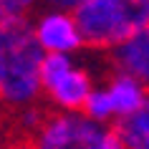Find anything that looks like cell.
I'll return each instance as SVG.
<instances>
[{
	"label": "cell",
	"mask_w": 149,
	"mask_h": 149,
	"mask_svg": "<svg viewBox=\"0 0 149 149\" xmlns=\"http://www.w3.org/2000/svg\"><path fill=\"white\" fill-rule=\"evenodd\" d=\"M124 149H149V106L116 124Z\"/></svg>",
	"instance_id": "ba28073f"
},
{
	"label": "cell",
	"mask_w": 149,
	"mask_h": 149,
	"mask_svg": "<svg viewBox=\"0 0 149 149\" xmlns=\"http://www.w3.org/2000/svg\"><path fill=\"white\" fill-rule=\"evenodd\" d=\"M73 18L86 48L114 53L149 25V0H88Z\"/></svg>",
	"instance_id": "7a4b0ae2"
},
{
	"label": "cell",
	"mask_w": 149,
	"mask_h": 149,
	"mask_svg": "<svg viewBox=\"0 0 149 149\" xmlns=\"http://www.w3.org/2000/svg\"><path fill=\"white\" fill-rule=\"evenodd\" d=\"M104 86H106V94H109L116 124L124 121V119H132L134 114H139L149 106V86L141 84L139 79L129 76V73L114 71Z\"/></svg>",
	"instance_id": "8992f818"
},
{
	"label": "cell",
	"mask_w": 149,
	"mask_h": 149,
	"mask_svg": "<svg viewBox=\"0 0 149 149\" xmlns=\"http://www.w3.org/2000/svg\"><path fill=\"white\" fill-rule=\"evenodd\" d=\"M46 51L40 48L33 23H13L0 28V104L10 111L38 106L43 96L40 68Z\"/></svg>",
	"instance_id": "6da1fadb"
},
{
	"label": "cell",
	"mask_w": 149,
	"mask_h": 149,
	"mask_svg": "<svg viewBox=\"0 0 149 149\" xmlns=\"http://www.w3.org/2000/svg\"><path fill=\"white\" fill-rule=\"evenodd\" d=\"M31 149H124L116 126L99 124L84 111H51L31 136Z\"/></svg>",
	"instance_id": "3957f363"
},
{
	"label": "cell",
	"mask_w": 149,
	"mask_h": 149,
	"mask_svg": "<svg viewBox=\"0 0 149 149\" xmlns=\"http://www.w3.org/2000/svg\"><path fill=\"white\" fill-rule=\"evenodd\" d=\"M0 109H3V104H0Z\"/></svg>",
	"instance_id": "8fae6325"
},
{
	"label": "cell",
	"mask_w": 149,
	"mask_h": 149,
	"mask_svg": "<svg viewBox=\"0 0 149 149\" xmlns=\"http://www.w3.org/2000/svg\"><path fill=\"white\" fill-rule=\"evenodd\" d=\"M84 114L88 119H94L99 124H109V126H116V119H114V109H111V101H109V94H106V86H96L94 94L88 96L86 106H84Z\"/></svg>",
	"instance_id": "9c48e42d"
},
{
	"label": "cell",
	"mask_w": 149,
	"mask_h": 149,
	"mask_svg": "<svg viewBox=\"0 0 149 149\" xmlns=\"http://www.w3.org/2000/svg\"><path fill=\"white\" fill-rule=\"evenodd\" d=\"M40 81H43V96L56 106V111H71V114L84 111L88 96L96 88L91 73L73 56L61 53H46Z\"/></svg>",
	"instance_id": "277c9868"
},
{
	"label": "cell",
	"mask_w": 149,
	"mask_h": 149,
	"mask_svg": "<svg viewBox=\"0 0 149 149\" xmlns=\"http://www.w3.org/2000/svg\"><path fill=\"white\" fill-rule=\"evenodd\" d=\"M111 63H114V71L129 73V76L139 79L141 84L149 86V25L136 38L129 40L126 46L114 51L111 53Z\"/></svg>",
	"instance_id": "52a82bcc"
},
{
	"label": "cell",
	"mask_w": 149,
	"mask_h": 149,
	"mask_svg": "<svg viewBox=\"0 0 149 149\" xmlns=\"http://www.w3.org/2000/svg\"><path fill=\"white\" fill-rule=\"evenodd\" d=\"M51 10H63V13H76V10L88 3V0H43Z\"/></svg>",
	"instance_id": "30bf717a"
},
{
	"label": "cell",
	"mask_w": 149,
	"mask_h": 149,
	"mask_svg": "<svg viewBox=\"0 0 149 149\" xmlns=\"http://www.w3.org/2000/svg\"><path fill=\"white\" fill-rule=\"evenodd\" d=\"M33 33L38 38L40 48L46 53H61V56H73L81 48H86V40L81 36V28L76 23L73 13L63 10H46L36 18Z\"/></svg>",
	"instance_id": "5b68a950"
}]
</instances>
